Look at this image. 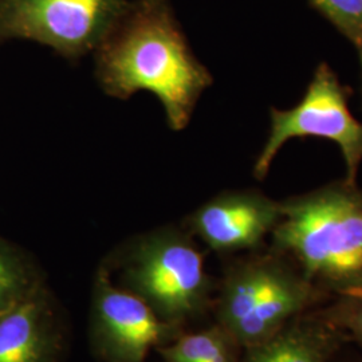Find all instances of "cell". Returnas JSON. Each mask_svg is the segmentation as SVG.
<instances>
[{
    "instance_id": "cell-1",
    "label": "cell",
    "mask_w": 362,
    "mask_h": 362,
    "mask_svg": "<svg viewBox=\"0 0 362 362\" xmlns=\"http://www.w3.org/2000/svg\"><path fill=\"white\" fill-rule=\"evenodd\" d=\"M95 76L106 94L128 100L152 93L172 130L185 129L204 91L214 83L194 55L170 0L128 1L94 50Z\"/></svg>"
},
{
    "instance_id": "cell-2",
    "label": "cell",
    "mask_w": 362,
    "mask_h": 362,
    "mask_svg": "<svg viewBox=\"0 0 362 362\" xmlns=\"http://www.w3.org/2000/svg\"><path fill=\"white\" fill-rule=\"evenodd\" d=\"M274 251L315 288L362 296V189L345 179L281 200Z\"/></svg>"
},
{
    "instance_id": "cell-3",
    "label": "cell",
    "mask_w": 362,
    "mask_h": 362,
    "mask_svg": "<svg viewBox=\"0 0 362 362\" xmlns=\"http://www.w3.org/2000/svg\"><path fill=\"white\" fill-rule=\"evenodd\" d=\"M317 296L318 288L270 248L228 267L218 299V325L246 349L296 320Z\"/></svg>"
},
{
    "instance_id": "cell-4",
    "label": "cell",
    "mask_w": 362,
    "mask_h": 362,
    "mask_svg": "<svg viewBox=\"0 0 362 362\" xmlns=\"http://www.w3.org/2000/svg\"><path fill=\"white\" fill-rule=\"evenodd\" d=\"M121 267L128 290L169 324L181 327L207 309L211 281L191 233L165 227L145 233L127 247Z\"/></svg>"
},
{
    "instance_id": "cell-5",
    "label": "cell",
    "mask_w": 362,
    "mask_h": 362,
    "mask_svg": "<svg viewBox=\"0 0 362 362\" xmlns=\"http://www.w3.org/2000/svg\"><path fill=\"white\" fill-rule=\"evenodd\" d=\"M315 137L336 144L345 164V180L357 182L362 164V122L351 113L349 90L327 62L315 67L302 100L290 109L272 107L270 130L254 163L264 180L281 149L293 139Z\"/></svg>"
},
{
    "instance_id": "cell-6",
    "label": "cell",
    "mask_w": 362,
    "mask_h": 362,
    "mask_svg": "<svg viewBox=\"0 0 362 362\" xmlns=\"http://www.w3.org/2000/svg\"><path fill=\"white\" fill-rule=\"evenodd\" d=\"M128 1L0 0V40H34L76 59L94 52Z\"/></svg>"
},
{
    "instance_id": "cell-7",
    "label": "cell",
    "mask_w": 362,
    "mask_h": 362,
    "mask_svg": "<svg viewBox=\"0 0 362 362\" xmlns=\"http://www.w3.org/2000/svg\"><path fill=\"white\" fill-rule=\"evenodd\" d=\"M91 309L93 342L106 361L144 362L181 334L180 326L161 320L143 298L113 285L105 269L97 274Z\"/></svg>"
},
{
    "instance_id": "cell-8",
    "label": "cell",
    "mask_w": 362,
    "mask_h": 362,
    "mask_svg": "<svg viewBox=\"0 0 362 362\" xmlns=\"http://www.w3.org/2000/svg\"><path fill=\"white\" fill-rule=\"evenodd\" d=\"M282 218L281 200L255 189L226 191L209 199L188 219L189 233L219 254L254 251Z\"/></svg>"
},
{
    "instance_id": "cell-9",
    "label": "cell",
    "mask_w": 362,
    "mask_h": 362,
    "mask_svg": "<svg viewBox=\"0 0 362 362\" xmlns=\"http://www.w3.org/2000/svg\"><path fill=\"white\" fill-rule=\"evenodd\" d=\"M59 345L58 321L40 286L0 313V362H57Z\"/></svg>"
},
{
    "instance_id": "cell-10",
    "label": "cell",
    "mask_w": 362,
    "mask_h": 362,
    "mask_svg": "<svg viewBox=\"0 0 362 362\" xmlns=\"http://www.w3.org/2000/svg\"><path fill=\"white\" fill-rule=\"evenodd\" d=\"M342 334L324 318L290 321L267 339L246 348L240 362H327Z\"/></svg>"
},
{
    "instance_id": "cell-11",
    "label": "cell",
    "mask_w": 362,
    "mask_h": 362,
    "mask_svg": "<svg viewBox=\"0 0 362 362\" xmlns=\"http://www.w3.org/2000/svg\"><path fill=\"white\" fill-rule=\"evenodd\" d=\"M235 342L220 325L196 333H181L157 351L164 362H240Z\"/></svg>"
},
{
    "instance_id": "cell-12",
    "label": "cell",
    "mask_w": 362,
    "mask_h": 362,
    "mask_svg": "<svg viewBox=\"0 0 362 362\" xmlns=\"http://www.w3.org/2000/svg\"><path fill=\"white\" fill-rule=\"evenodd\" d=\"M33 267L13 247L0 240V313L39 287Z\"/></svg>"
},
{
    "instance_id": "cell-13",
    "label": "cell",
    "mask_w": 362,
    "mask_h": 362,
    "mask_svg": "<svg viewBox=\"0 0 362 362\" xmlns=\"http://www.w3.org/2000/svg\"><path fill=\"white\" fill-rule=\"evenodd\" d=\"M345 35L357 52L362 76V0H310Z\"/></svg>"
},
{
    "instance_id": "cell-14",
    "label": "cell",
    "mask_w": 362,
    "mask_h": 362,
    "mask_svg": "<svg viewBox=\"0 0 362 362\" xmlns=\"http://www.w3.org/2000/svg\"><path fill=\"white\" fill-rule=\"evenodd\" d=\"M339 298L332 309L325 311L322 318L342 333L348 332L362 344V296Z\"/></svg>"
}]
</instances>
